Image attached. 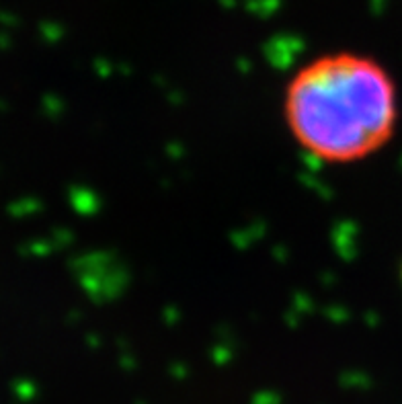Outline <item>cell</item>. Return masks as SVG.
Segmentation results:
<instances>
[{
    "mask_svg": "<svg viewBox=\"0 0 402 404\" xmlns=\"http://www.w3.org/2000/svg\"><path fill=\"white\" fill-rule=\"evenodd\" d=\"M281 115L312 160L353 165L382 152L396 134V80L380 60L353 50L316 56L285 82Z\"/></svg>",
    "mask_w": 402,
    "mask_h": 404,
    "instance_id": "cell-1",
    "label": "cell"
}]
</instances>
